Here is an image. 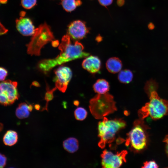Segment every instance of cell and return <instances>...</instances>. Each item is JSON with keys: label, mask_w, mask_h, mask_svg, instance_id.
Segmentation results:
<instances>
[{"label": "cell", "mask_w": 168, "mask_h": 168, "mask_svg": "<svg viewBox=\"0 0 168 168\" xmlns=\"http://www.w3.org/2000/svg\"><path fill=\"white\" fill-rule=\"evenodd\" d=\"M60 50L59 55L51 59H44L39 62V68L42 72L46 73L56 66L75 59L85 58L90 54L84 52V47L78 41L72 43L69 35H64L58 47Z\"/></svg>", "instance_id": "1"}, {"label": "cell", "mask_w": 168, "mask_h": 168, "mask_svg": "<svg viewBox=\"0 0 168 168\" xmlns=\"http://www.w3.org/2000/svg\"><path fill=\"white\" fill-rule=\"evenodd\" d=\"M149 99L138 111L141 119L148 116L153 119H158L168 115V100L160 98L155 91L151 92Z\"/></svg>", "instance_id": "2"}, {"label": "cell", "mask_w": 168, "mask_h": 168, "mask_svg": "<svg viewBox=\"0 0 168 168\" xmlns=\"http://www.w3.org/2000/svg\"><path fill=\"white\" fill-rule=\"evenodd\" d=\"M125 126V122L121 119L109 120L104 117L98 125V136L100 139L99 146L103 148L106 143L112 142L116 133Z\"/></svg>", "instance_id": "3"}, {"label": "cell", "mask_w": 168, "mask_h": 168, "mask_svg": "<svg viewBox=\"0 0 168 168\" xmlns=\"http://www.w3.org/2000/svg\"><path fill=\"white\" fill-rule=\"evenodd\" d=\"M89 108L91 114L97 119H102L117 110L113 96L108 93L98 94L91 99Z\"/></svg>", "instance_id": "4"}, {"label": "cell", "mask_w": 168, "mask_h": 168, "mask_svg": "<svg viewBox=\"0 0 168 168\" xmlns=\"http://www.w3.org/2000/svg\"><path fill=\"white\" fill-rule=\"evenodd\" d=\"M32 35L30 41L27 45V53L31 55H40L42 48L54 39L50 27L46 23L41 25L36 29Z\"/></svg>", "instance_id": "5"}, {"label": "cell", "mask_w": 168, "mask_h": 168, "mask_svg": "<svg viewBox=\"0 0 168 168\" xmlns=\"http://www.w3.org/2000/svg\"><path fill=\"white\" fill-rule=\"evenodd\" d=\"M17 86L16 82L9 80L0 82V104L5 106L10 105L18 99Z\"/></svg>", "instance_id": "6"}, {"label": "cell", "mask_w": 168, "mask_h": 168, "mask_svg": "<svg viewBox=\"0 0 168 168\" xmlns=\"http://www.w3.org/2000/svg\"><path fill=\"white\" fill-rule=\"evenodd\" d=\"M146 135L143 128L138 123H135L133 128L128 134L126 145L129 144L135 150L141 151L146 146Z\"/></svg>", "instance_id": "7"}, {"label": "cell", "mask_w": 168, "mask_h": 168, "mask_svg": "<svg viewBox=\"0 0 168 168\" xmlns=\"http://www.w3.org/2000/svg\"><path fill=\"white\" fill-rule=\"evenodd\" d=\"M127 152L123 150L116 154L107 150H104L101 154V165L105 168L119 167L124 162H126V156Z\"/></svg>", "instance_id": "8"}, {"label": "cell", "mask_w": 168, "mask_h": 168, "mask_svg": "<svg viewBox=\"0 0 168 168\" xmlns=\"http://www.w3.org/2000/svg\"><path fill=\"white\" fill-rule=\"evenodd\" d=\"M54 72L56 87L62 92H64L72 77L71 70L67 67L61 66L56 69Z\"/></svg>", "instance_id": "9"}, {"label": "cell", "mask_w": 168, "mask_h": 168, "mask_svg": "<svg viewBox=\"0 0 168 168\" xmlns=\"http://www.w3.org/2000/svg\"><path fill=\"white\" fill-rule=\"evenodd\" d=\"M87 30L84 23L80 21H76L69 26L68 32L73 39H81L83 38L87 32Z\"/></svg>", "instance_id": "10"}, {"label": "cell", "mask_w": 168, "mask_h": 168, "mask_svg": "<svg viewBox=\"0 0 168 168\" xmlns=\"http://www.w3.org/2000/svg\"><path fill=\"white\" fill-rule=\"evenodd\" d=\"M16 26L20 33L25 36L32 35L35 30L31 21L28 18L21 17L17 19Z\"/></svg>", "instance_id": "11"}, {"label": "cell", "mask_w": 168, "mask_h": 168, "mask_svg": "<svg viewBox=\"0 0 168 168\" xmlns=\"http://www.w3.org/2000/svg\"><path fill=\"white\" fill-rule=\"evenodd\" d=\"M82 66L83 68L91 73H95L99 71L101 62L98 57L91 55L87 56L83 61Z\"/></svg>", "instance_id": "12"}, {"label": "cell", "mask_w": 168, "mask_h": 168, "mask_svg": "<svg viewBox=\"0 0 168 168\" xmlns=\"http://www.w3.org/2000/svg\"><path fill=\"white\" fill-rule=\"evenodd\" d=\"M33 109V106L31 104L28 105L25 102L21 103L16 110V116L20 119L27 118L29 116Z\"/></svg>", "instance_id": "13"}, {"label": "cell", "mask_w": 168, "mask_h": 168, "mask_svg": "<svg viewBox=\"0 0 168 168\" xmlns=\"http://www.w3.org/2000/svg\"><path fill=\"white\" fill-rule=\"evenodd\" d=\"M106 67L110 72L115 73L120 71L122 64L121 61L118 58L112 57L106 62Z\"/></svg>", "instance_id": "14"}, {"label": "cell", "mask_w": 168, "mask_h": 168, "mask_svg": "<svg viewBox=\"0 0 168 168\" xmlns=\"http://www.w3.org/2000/svg\"><path fill=\"white\" fill-rule=\"evenodd\" d=\"M63 146L64 149L68 152L73 153L78 149V141L74 138H69L63 142Z\"/></svg>", "instance_id": "15"}, {"label": "cell", "mask_w": 168, "mask_h": 168, "mask_svg": "<svg viewBox=\"0 0 168 168\" xmlns=\"http://www.w3.org/2000/svg\"><path fill=\"white\" fill-rule=\"evenodd\" d=\"M94 91L98 94H103L107 93L110 88L108 82L104 79H98L93 86Z\"/></svg>", "instance_id": "16"}, {"label": "cell", "mask_w": 168, "mask_h": 168, "mask_svg": "<svg viewBox=\"0 0 168 168\" xmlns=\"http://www.w3.org/2000/svg\"><path fill=\"white\" fill-rule=\"evenodd\" d=\"M18 138L17 133L14 131L10 130L7 131L4 135L3 142L5 145L12 146L17 142Z\"/></svg>", "instance_id": "17"}, {"label": "cell", "mask_w": 168, "mask_h": 168, "mask_svg": "<svg viewBox=\"0 0 168 168\" xmlns=\"http://www.w3.org/2000/svg\"><path fill=\"white\" fill-rule=\"evenodd\" d=\"M81 3V1L79 0H62V5L64 9L68 12L74 10Z\"/></svg>", "instance_id": "18"}, {"label": "cell", "mask_w": 168, "mask_h": 168, "mask_svg": "<svg viewBox=\"0 0 168 168\" xmlns=\"http://www.w3.org/2000/svg\"><path fill=\"white\" fill-rule=\"evenodd\" d=\"M133 74L132 72L128 69L121 71L118 75L119 81L124 83H128L132 80Z\"/></svg>", "instance_id": "19"}, {"label": "cell", "mask_w": 168, "mask_h": 168, "mask_svg": "<svg viewBox=\"0 0 168 168\" xmlns=\"http://www.w3.org/2000/svg\"><path fill=\"white\" fill-rule=\"evenodd\" d=\"M87 114L86 110L84 108L79 107L74 111V115L75 119L78 120L82 121L85 119Z\"/></svg>", "instance_id": "20"}, {"label": "cell", "mask_w": 168, "mask_h": 168, "mask_svg": "<svg viewBox=\"0 0 168 168\" xmlns=\"http://www.w3.org/2000/svg\"><path fill=\"white\" fill-rule=\"evenodd\" d=\"M47 92L46 93L44 97V99L46 100V103L45 106L43 107L41 110V111H43L44 110H46L48 111V102L52 100L54 98V95L53 94V92L55 91L57 88L56 87L52 90H50L47 86Z\"/></svg>", "instance_id": "21"}, {"label": "cell", "mask_w": 168, "mask_h": 168, "mask_svg": "<svg viewBox=\"0 0 168 168\" xmlns=\"http://www.w3.org/2000/svg\"><path fill=\"white\" fill-rule=\"evenodd\" d=\"M37 0H21L22 6L26 9H30L36 4Z\"/></svg>", "instance_id": "22"}, {"label": "cell", "mask_w": 168, "mask_h": 168, "mask_svg": "<svg viewBox=\"0 0 168 168\" xmlns=\"http://www.w3.org/2000/svg\"><path fill=\"white\" fill-rule=\"evenodd\" d=\"M159 167L158 166L156 162L154 161H146L143 163V166L142 167L143 168H156Z\"/></svg>", "instance_id": "23"}, {"label": "cell", "mask_w": 168, "mask_h": 168, "mask_svg": "<svg viewBox=\"0 0 168 168\" xmlns=\"http://www.w3.org/2000/svg\"><path fill=\"white\" fill-rule=\"evenodd\" d=\"M7 75V72L4 68L0 67V81H3Z\"/></svg>", "instance_id": "24"}, {"label": "cell", "mask_w": 168, "mask_h": 168, "mask_svg": "<svg viewBox=\"0 0 168 168\" xmlns=\"http://www.w3.org/2000/svg\"><path fill=\"white\" fill-rule=\"evenodd\" d=\"M7 158L3 155L0 153V168L4 167L6 165Z\"/></svg>", "instance_id": "25"}, {"label": "cell", "mask_w": 168, "mask_h": 168, "mask_svg": "<svg viewBox=\"0 0 168 168\" xmlns=\"http://www.w3.org/2000/svg\"><path fill=\"white\" fill-rule=\"evenodd\" d=\"M99 1L101 5L106 6L110 5L112 3L113 0H99Z\"/></svg>", "instance_id": "26"}, {"label": "cell", "mask_w": 168, "mask_h": 168, "mask_svg": "<svg viewBox=\"0 0 168 168\" xmlns=\"http://www.w3.org/2000/svg\"><path fill=\"white\" fill-rule=\"evenodd\" d=\"M7 31V30L0 22V35L6 34Z\"/></svg>", "instance_id": "27"}, {"label": "cell", "mask_w": 168, "mask_h": 168, "mask_svg": "<svg viewBox=\"0 0 168 168\" xmlns=\"http://www.w3.org/2000/svg\"><path fill=\"white\" fill-rule=\"evenodd\" d=\"M163 142L165 143L166 152L168 156V134L166 136L163 140Z\"/></svg>", "instance_id": "28"}, {"label": "cell", "mask_w": 168, "mask_h": 168, "mask_svg": "<svg viewBox=\"0 0 168 168\" xmlns=\"http://www.w3.org/2000/svg\"><path fill=\"white\" fill-rule=\"evenodd\" d=\"M58 44V41H54L52 42V45L54 47L57 46Z\"/></svg>", "instance_id": "29"}, {"label": "cell", "mask_w": 168, "mask_h": 168, "mask_svg": "<svg viewBox=\"0 0 168 168\" xmlns=\"http://www.w3.org/2000/svg\"><path fill=\"white\" fill-rule=\"evenodd\" d=\"M35 109L37 110H39L40 109V105L39 104H36L35 105Z\"/></svg>", "instance_id": "30"}, {"label": "cell", "mask_w": 168, "mask_h": 168, "mask_svg": "<svg viewBox=\"0 0 168 168\" xmlns=\"http://www.w3.org/2000/svg\"><path fill=\"white\" fill-rule=\"evenodd\" d=\"M7 0H0V4L1 3L4 4L6 3Z\"/></svg>", "instance_id": "31"}, {"label": "cell", "mask_w": 168, "mask_h": 168, "mask_svg": "<svg viewBox=\"0 0 168 168\" xmlns=\"http://www.w3.org/2000/svg\"><path fill=\"white\" fill-rule=\"evenodd\" d=\"M3 128V124L0 122V132L2 130Z\"/></svg>", "instance_id": "32"}, {"label": "cell", "mask_w": 168, "mask_h": 168, "mask_svg": "<svg viewBox=\"0 0 168 168\" xmlns=\"http://www.w3.org/2000/svg\"><path fill=\"white\" fill-rule=\"evenodd\" d=\"M73 103L74 105L76 106L78 105L79 104V102L77 100L74 101Z\"/></svg>", "instance_id": "33"}]
</instances>
